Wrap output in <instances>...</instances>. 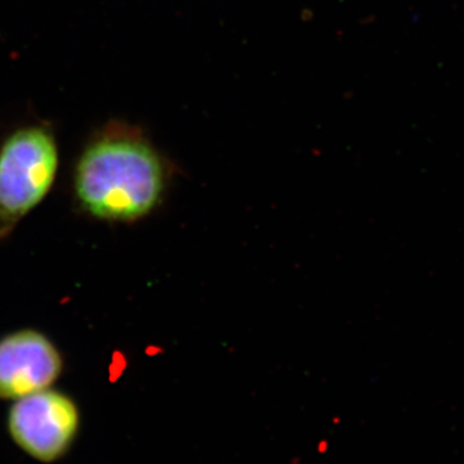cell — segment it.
Masks as SVG:
<instances>
[{
    "instance_id": "1",
    "label": "cell",
    "mask_w": 464,
    "mask_h": 464,
    "mask_svg": "<svg viewBox=\"0 0 464 464\" xmlns=\"http://www.w3.org/2000/svg\"><path fill=\"white\" fill-rule=\"evenodd\" d=\"M167 181L166 164L150 143L133 134H110L85 149L74 185L90 215L133 222L160 204Z\"/></svg>"
},
{
    "instance_id": "2",
    "label": "cell",
    "mask_w": 464,
    "mask_h": 464,
    "mask_svg": "<svg viewBox=\"0 0 464 464\" xmlns=\"http://www.w3.org/2000/svg\"><path fill=\"white\" fill-rule=\"evenodd\" d=\"M57 143L50 132L27 127L0 148V230H8L38 206L53 185Z\"/></svg>"
},
{
    "instance_id": "3",
    "label": "cell",
    "mask_w": 464,
    "mask_h": 464,
    "mask_svg": "<svg viewBox=\"0 0 464 464\" xmlns=\"http://www.w3.org/2000/svg\"><path fill=\"white\" fill-rule=\"evenodd\" d=\"M7 427L9 436L24 453L39 462L53 463L74 444L81 413L66 393L42 390L14 400Z\"/></svg>"
},
{
    "instance_id": "4",
    "label": "cell",
    "mask_w": 464,
    "mask_h": 464,
    "mask_svg": "<svg viewBox=\"0 0 464 464\" xmlns=\"http://www.w3.org/2000/svg\"><path fill=\"white\" fill-rule=\"evenodd\" d=\"M60 351L43 333L25 329L0 340V399L50 389L63 373Z\"/></svg>"
}]
</instances>
